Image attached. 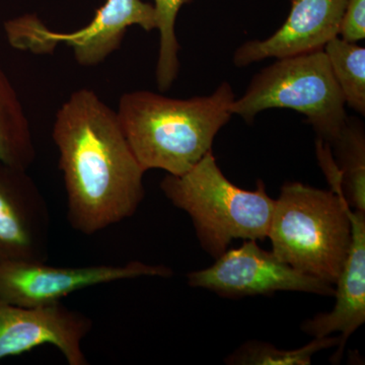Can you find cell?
<instances>
[{
    "mask_svg": "<svg viewBox=\"0 0 365 365\" xmlns=\"http://www.w3.org/2000/svg\"><path fill=\"white\" fill-rule=\"evenodd\" d=\"M52 137L74 230L95 235L134 215L143 201L146 172L116 111L93 91H73L56 113Z\"/></svg>",
    "mask_w": 365,
    "mask_h": 365,
    "instance_id": "1",
    "label": "cell"
},
{
    "mask_svg": "<svg viewBox=\"0 0 365 365\" xmlns=\"http://www.w3.org/2000/svg\"><path fill=\"white\" fill-rule=\"evenodd\" d=\"M232 86L210 96L172 98L150 91L125 93L116 110L120 126L145 172L180 176L212 150L215 136L232 116Z\"/></svg>",
    "mask_w": 365,
    "mask_h": 365,
    "instance_id": "2",
    "label": "cell"
},
{
    "mask_svg": "<svg viewBox=\"0 0 365 365\" xmlns=\"http://www.w3.org/2000/svg\"><path fill=\"white\" fill-rule=\"evenodd\" d=\"M331 190L300 182L283 185L274 204L268 239L278 259L299 272L336 284L350 244L351 223L335 165L324 170Z\"/></svg>",
    "mask_w": 365,
    "mask_h": 365,
    "instance_id": "3",
    "label": "cell"
},
{
    "mask_svg": "<svg viewBox=\"0 0 365 365\" xmlns=\"http://www.w3.org/2000/svg\"><path fill=\"white\" fill-rule=\"evenodd\" d=\"M160 189L191 217L201 247L215 259L234 240L268 239L275 200L265 184L259 181L253 191L235 186L223 175L212 150L185 174H168Z\"/></svg>",
    "mask_w": 365,
    "mask_h": 365,
    "instance_id": "4",
    "label": "cell"
},
{
    "mask_svg": "<svg viewBox=\"0 0 365 365\" xmlns=\"http://www.w3.org/2000/svg\"><path fill=\"white\" fill-rule=\"evenodd\" d=\"M268 109L302 113L322 143L339 139L348 121L345 100L324 49L276 60L254 76L230 112L251 124Z\"/></svg>",
    "mask_w": 365,
    "mask_h": 365,
    "instance_id": "5",
    "label": "cell"
},
{
    "mask_svg": "<svg viewBox=\"0 0 365 365\" xmlns=\"http://www.w3.org/2000/svg\"><path fill=\"white\" fill-rule=\"evenodd\" d=\"M132 26H140L146 32L155 29L153 4L143 0H107L88 26L74 32H55L36 14L11 19L4 23V29L14 49L50 54L57 46L66 44L71 48L79 66L93 67L119 49Z\"/></svg>",
    "mask_w": 365,
    "mask_h": 365,
    "instance_id": "6",
    "label": "cell"
},
{
    "mask_svg": "<svg viewBox=\"0 0 365 365\" xmlns=\"http://www.w3.org/2000/svg\"><path fill=\"white\" fill-rule=\"evenodd\" d=\"M256 242L246 240L240 248L227 250L220 255L210 267L188 273V284L230 299L277 292L334 297L333 284L299 272Z\"/></svg>",
    "mask_w": 365,
    "mask_h": 365,
    "instance_id": "7",
    "label": "cell"
},
{
    "mask_svg": "<svg viewBox=\"0 0 365 365\" xmlns=\"http://www.w3.org/2000/svg\"><path fill=\"white\" fill-rule=\"evenodd\" d=\"M167 266L133 261L122 265L55 267L46 262H0V299L21 307L59 304L74 292L86 288L135 279L170 277Z\"/></svg>",
    "mask_w": 365,
    "mask_h": 365,
    "instance_id": "8",
    "label": "cell"
},
{
    "mask_svg": "<svg viewBox=\"0 0 365 365\" xmlns=\"http://www.w3.org/2000/svg\"><path fill=\"white\" fill-rule=\"evenodd\" d=\"M91 328L88 316L61 302L30 307L0 299V360L49 345L58 349L69 365L88 364L81 346Z\"/></svg>",
    "mask_w": 365,
    "mask_h": 365,
    "instance_id": "9",
    "label": "cell"
},
{
    "mask_svg": "<svg viewBox=\"0 0 365 365\" xmlns=\"http://www.w3.org/2000/svg\"><path fill=\"white\" fill-rule=\"evenodd\" d=\"M49 209L28 170L0 162V262H47Z\"/></svg>",
    "mask_w": 365,
    "mask_h": 365,
    "instance_id": "10",
    "label": "cell"
},
{
    "mask_svg": "<svg viewBox=\"0 0 365 365\" xmlns=\"http://www.w3.org/2000/svg\"><path fill=\"white\" fill-rule=\"evenodd\" d=\"M346 4L347 0H292L290 13L279 30L268 39L242 45L235 53V66L323 50L339 36Z\"/></svg>",
    "mask_w": 365,
    "mask_h": 365,
    "instance_id": "11",
    "label": "cell"
},
{
    "mask_svg": "<svg viewBox=\"0 0 365 365\" xmlns=\"http://www.w3.org/2000/svg\"><path fill=\"white\" fill-rule=\"evenodd\" d=\"M351 244L335 289V307L302 323V330L314 338L340 333L331 362L339 364L347 341L365 322V213L349 209Z\"/></svg>",
    "mask_w": 365,
    "mask_h": 365,
    "instance_id": "12",
    "label": "cell"
},
{
    "mask_svg": "<svg viewBox=\"0 0 365 365\" xmlns=\"http://www.w3.org/2000/svg\"><path fill=\"white\" fill-rule=\"evenodd\" d=\"M35 160L30 121L13 83L0 63V162L29 170Z\"/></svg>",
    "mask_w": 365,
    "mask_h": 365,
    "instance_id": "13",
    "label": "cell"
},
{
    "mask_svg": "<svg viewBox=\"0 0 365 365\" xmlns=\"http://www.w3.org/2000/svg\"><path fill=\"white\" fill-rule=\"evenodd\" d=\"M345 104L365 114V48L337 36L324 47Z\"/></svg>",
    "mask_w": 365,
    "mask_h": 365,
    "instance_id": "14",
    "label": "cell"
},
{
    "mask_svg": "<svg viewBox=\"0 0 365 365\" xmlns=\"http://www.w3.org/2000/svg\"><path fill=\"white\" fill-rule=\"evenodd\" d=\"M361 124L348 119L333 146L339 158L337 165L345 200L353 210L365 213V137Z\"/></svg>",
    "mask_w": 365,
    "mask_h": 365,
    "instance_id": "15",
    "label": "cell"
},
{
    "mask_svg": "<svg viewBox=\"0 0 365 365\" xmlns=\"http://www.w3.org/2000/svg\"><path fill=\"white\" fill-rule=\"evenodd\" d=\"M339 337L314 338L297 349L283 350L267 343L251 341L240 346L225 362L232 365H309L313 356L322 350L337 347Z\"/></svg>",
    "mask_w": 365,
    "mask_h": 365,
    "instance_id": "16",
    "label": "cell"
},
{
    "mask_svg": "<svg viewBox=\"0 0 365 365\" xmlns=\"http://www.w3.org/2000/svg\"><path fill=\"white\" fill-rule=\"evenodd\" d=\"M192 0H155V29L160 32V49L155 78L160 91L169 90L179 73L180 45L176 35L178 14Z\"/></svg>",
    "mask_w": 365,
    "mask_h": 365,
    "instance_id": "17",
    "label": "cell"
},
{
    "mask_svg": "<svg viewBox=\"0 0 365 365\" xmlns=\"http://www.w3.org/2000/svg\"><path fill=\"white\" fill-rule=\"evenodd\" d=\"M339 36L348 42L356 43L365 37V0H347Z\"/></svg>",
    "mask_w": 365,
    "mask_h": 365,
    "instance_id": "18",
    "label": "cell"
}]
</instances>
